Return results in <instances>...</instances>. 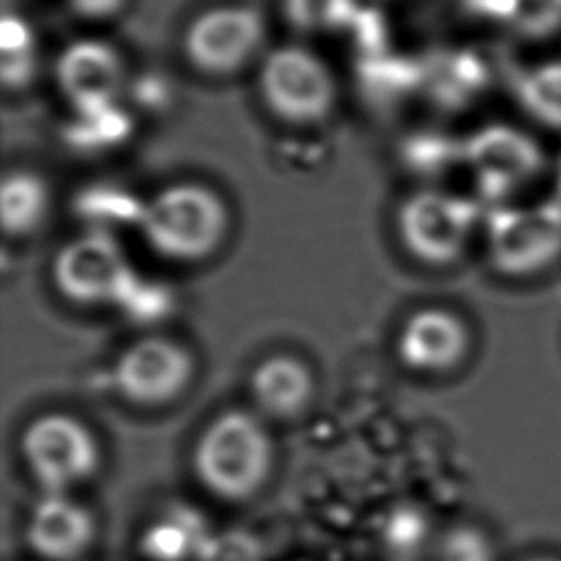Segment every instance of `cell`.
<instances>
[{
  "label": "cell",
  "mask_w": 561,
  "mask_h": 561,
  "mask_svg": "<svg viewBox=\"0 0 561 561\" xmlns=\"http://www.w3.org/2000/svg\"><path fill=\"white\" fill-rule=\"evenodd\" d=\"M467 4L530 37L550 35L561 26V0H467Z\"/></svg>",
  "instance_id": "2e32d148"
},
{
  "label": "cell",
  "mask_w": 561,
  "mask_h": 561,
  "mask_svg": "<svg viewBox=\"0 0 561 561\" xmlns=\"http://www.w3.org/2000/svg\"><path fill=\"white\" fill-rule=\"evenodd\" d=\"M272 440L261 421L243 410L215 416L193 449L197 480L224 500H245L267 480L272 469Z\"/></svg>",
  "instance_id": "7a4b0ae2"
},
{
  "label": "cell",
  "mask_w": 561,
  "mask_h": 561,
  "mask_svg": "<svg viewBox=\"0 0 561 561\" xmlns=\"http://www.w3.org/2000/svg\"><path fill=\"white\" fill-rule=\"evenodd\" d=\"M469 344V329L456 313L425 307L405 320L397 337V355L410 370L440 375L467 357Z\"/></svg>",
  "instance_id": "7c38bea8"
},
{
  "label": "cell",
  "mask_w": 561,
  "mask_h": 561,
  "mask_svg": "<svg viewBox=\"0 0 561 561\" xmlns=\"http://www.w3.org/2000/svg\"><path fill=\"white\" fill-rule=\"evenodd\" d=\"M250 392L263 414L289 419L309 403L313 379L298 357L285 353L272 355L254 368L250 377Z\"/></svg>",
  "instance_id": "5bb4252c"
},
{
  "label": "cell",
  "mask_w": 561,
  "mask_h": 561,
  "mask_svg": "<svg viewBox=\"0 0 561 561\" xmlns=\"http://www.w3.org/2000/svg\"><path fill=\"white\" fill-rule=\"evenodd\" d=\"M134 318H160L162 311L169 307V298L164 289L156 283H142L136 278L134 287L129 289L127 298L121 302Z\"/></svg>",
  "instance_id": "cb8c5ba5"
},
{
  "label": "cell",
  "mask_w": 561,
  "mask_h": 561,
  "mask_svg": "<svg viewBox=\"0 0 561 561\" xmlns=\"http://www.w3.org/2000/svg\"><path fill=\"white\" fill-rule=\"evenodd\" d=\"M530 561H557V559H552V557H537V559H530Z\"/></svg>",
  "instance_id": "484cf974"
},
{
  "label": "cell",
  "mask_w": 561,
  "mask_h": 561,
  "mask_svg": "<svg viewBox=\"0 0 561 561\" xmlns=\"http://www.w3.org/2000/svg\"><path fill=\"white\" fill-rule=\"evenodd\" d=\"M476 213L471 199L421 188L405 197L397 210L399 239L416 261L449 265L465 252Z\"/></svg>",
  "instance_id": "52a82bcc"
},
{
  "label": "cell",
  "mask_w": 561,
  "mask_h": 561,
  "mask_svg": "<svg viewBox=\"0 0 561 561\" xmlns=\"http://www.w3.org/2000/svg\"><path fill=\"white\" fill-rule=\"evenodd\" d=\"M20 454L46 493H68L90 480L101 465V449L90 427L64 412L33 419L22 432Z\"/></svg>",
  "instance_id": "5b68a950"
},
{
  "label": "cell",
  "mask_w": 561,
  "mask_h": 561,
  "mask_svg": "<svg viewBox=\"0 0 561 561\" xmlns=\"http://www.w3.org/2000/svg\"><path fill=\"white\" fill-rule=\"evenodd\" d=\"M68 4L77 15L88 20H107L116 15L127 4V0H68Z\"/></svg>",
  "instance_id": "d4e9b609"
},
{
  "label": "cell",
  "mask_w": 561,
  "mask_h": 561,
  "mask_svg": "<svg viewBox=\"0 0 561 561\" xmlns=\"http://www.w3.org/2000/svg\"><path fill=\"white\" fill-rule=\"evenodd\" d=\"M50 193L44 178L33 171H11L0 186V219L9 237H26L46 219Z\"/></svg>",
  "instance_id": "9a60e30c"
},
{
  "label": "cell",
  "mask_w": 561,
  "mask_h": 561,
  "mask_svg": "<svg viewBox=\"0 0 561 561\" xmlns=\"http://www.w3.org/2000/svg\"><path fill=\"white\" fill-rule=\"evenodd\" d=\"M456 158L462 160V142L456 145L443 136H416L405 145L403 160L421 175L443 173Z\"/></svg>",
  "instance_id": "7402d4cb"
},
{
  "label": "cell",
  "mask_w": 561,
  "mask_h": 561,
  "mask_svg": "<svg viewBox=\"0 0 561 561\" xmlns=\"http://www.w3.org/2000/svg\"><path fill=\"white\" fill-rule=\"evenodd\" d=\"M265 20L252 4H217L197 13L182 33L186 64L213 79L241 72L261 53Z\"/></svg>",
  "instance_id": "277c9868"
},
{
  "label": "cell",
  "mask_w": 561,
  "mask_h": 561,
  "mask_svg": "<svg viewBox=\"0 0 561 561\" xmlns=\"http://www.w3.org/2000/svg\"><path fill=\"white\" fill-rule=\"evenodd\" d=\"M462 160L471 167L482 195L489 199H500L543 167L539 145L522 129L500 123L486 125L462 140Z\"/></svg>",
  "instance_id": "8fae6325"
},
{
  "label": "cell",
  "mask_w": 561,
  "mask_h": 561,
  "mask_svg": "<svg viewBox=\"0 0 561 561\" xmlns=\"http://www.w3.org/2000/svg\"><path fill=\"white\" fill-rule=\"evenodd\" d=\"M489 254L493 265L511 276L543 270L561 254V202L493 210Z\"/></svg>",
  "instance_id": "ba28073f"
},
{
  "label": "cell",
  "mask_w": 561,
  "mask_h": 561,
  "mask_svg": "<svg viewBox=\"0 0 561 561\" xmlns=\"http://www.w3.org/2000/svg\"><path fill=\"white\" fill-rule=\"evenodd\" d=\"M136 278L123 248L107 230L75 237L53 261L55 287L77 305H121Z\"/></svg>",
  "instance_id": "8992f818"
},
{
  "label": "cell",
  "mask_w": 561,
  "mask_h": 561,
  "mask_svg": "<svg viewBox=\"0 0 561 561\" xmlns=\"http://www.w3.org/2000/svg\"><path fill=\"white\" fill-rule=\"evenodd\" d=\"M283 13L300 33H333L357 18L355 0H283Z\"/></svg>",
  "instance_id": "ffe728a7"
},
{
  "label": "cell",
  "mask_w": 561,
  "mask_h": 561,
  "mask_svg": "<svg viewBox=\"0 0 561 561\" xmlns=\"http://www.w3.org/2000/svg\"><path fill=\"white\" fill-rule=\"evenodd\" d=\"M75 116L77 121L70 125V142L88 151L118 145L131 129V121L121 105Z\"/></svg>",
  "instance_id": "44dd1931"
},
{
  "label": "cell",
  "mask_w": 561,
  "mask_h": 561,
  "mask_svg": "<svg viewBox=\"0 0 561 561\" xmlns=\"http://www.w3.org/2000/svg\"><path fill=\"white\" fill-rule=\"evenodd\" d=\"M256 90L265 110L294 127L324 123L337 103V83L329 64L300 44H283L265 53Z\"/></svg>",
  "instance_id": "3957f363"
},
{
  "label": "cell",
  "mask_w": 561,
  "mask_h": 561,
  "mask_svg": "<svg viewBox=\"0 0 561 561\" xmlns=\"http://www.w3.org/2000/svg\"><path fill=\"white\" fill-rule=\"evenodd\" d=\"M94 533V515L68 493H46L26 522L28 546L46 561L81 559L90 550Z\"/></svg>",
  "instance_id": "4fadbf2b"
},
{
  "label": "cell",
  "mask_w": 561,
  "mask_h": 561,
  "mask_svg": "<svg viewBox=\"0 0 561 561\" xmlns=\"http://www.w3.org/2000/svg\"><path fill=\"white\" fill-rule=\"evenodd\" d=\"M125 59L110 42L85 37L68 44L55 61V83L75 114L118 105L125 90Z\"/></svg>",
  "instance_id": "30bf717a"
},
{
  "label": "cell",
  "mask_w": 561,
  "mask_h": 561,
  "mask_svg": "<svg viewBox=\"0 0 561 561\" xmlns=\"http://www.w3.org/2000/svg\"><path fill=\"white\" fill-rule=\"evenodd\" d=\"M522 105L541 123L561 129V61L522 70L513 81Z\"/></svg>",
  "instance_id": "ac0fdd59"
},
{
  "label": "cell",
  "mask_w": 561,
  "mask_h": 561,
  "mask_svg": "<svg viewBox=\"0 0 561 561\" xmlns=\"http://www.w3.org/2000/svg\"><path fill=\"white\" fill-rule=\"evenodd\" d=\"M138 226L156 254L195 263L219 250L230 228V210L210 186L175 182L142 204Z\"/></svg>",
  "instance_id": "6da1fadb"
},
{
  "label": "cell",
  "mask_w": 561,
  "mask_h": 561,
  "mask_svg": "<svg viewBox=\"0 0 561 561\" xmlns=\"http://www.w3.org/2000/svg\"><path fill=\"white\" fill-rule=\"evenodd\" d=\"M37 68V46L31 24L15 13L0 22V72L7 90H22Z\"/></svg>",
  "instance_id": "e0dca14e"
},
{
  "label": "cell",
  "mask_w": 561,
  "mask_h": 561,
  "mask_svg": "<svg viewBox=\"0 0 561 561\" xmlns=\"http://www.w3.org/2000/svg\"><path fill=\"white\" fill-rule=\"evenodd\" d=\"M195 375L191 353L164 335L131 342L116 359L112 377L118 394L142 408H158L178 399Z\"/></svg>",
  "instance_id": "9c48e42d"
},
{
  "label": "cell",
  "mask_w": 561,
  "mask_h": 561,
  "mask_svg": "<svg viewBox=\"0 0 561 561\" xmlns=\"http://www.w3.org/2000/svg\"><path fill=\"white\" fill-rule=\"evenodd\" d=\"M434 77L436 94L447 103H462L482 92L491 79L489 66L478 53H449L430 72Z\"/></svg>",
  "instance_id": "d6986e66"
},
{
  "label": "cell",
  "mask_w": 561,
  "mask_h": 561,
  "mask_svg": "<svg viewBox=\"0 0 561 561\" xmlns=\"http://www.w3.org/2000/svg\"><path fill=\"white\" fill-rule=\"evenodd\" d=\"M559 193H561V162H559Z\"/></svg>",
  "instance_id": "4316f807"
},
{
  "label": "cell",
  "mask_w": 561,
  "mask_h": 561,
  "mask_svg": "<svg viewBox=\"0 0 561 561\" xmlns=\"http://www.w3.org/2000/svg\"><path fill=\"white\" fill-rule=\"evenodd\" d=\"M438 561H495V550L478 528L458 526L440 539Z\"/></svg>",
  "instance_id": "603a6c76"
}]
</instances>
